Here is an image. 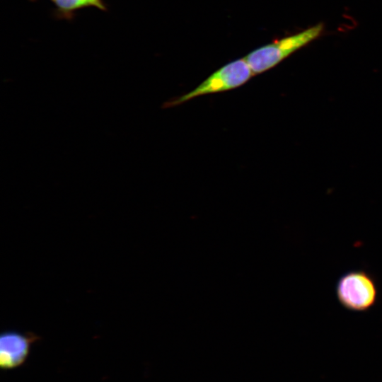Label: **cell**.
Listing matches in <instances>:
<instances>
[{"instance_id":"cell-1","label":"cell","mask_w":382,"mask_h":382,"mask_svg":"<svg viewBox=\"0 0 382 382\" xmlns=\"http://www.w3.org/2000/svg\"><path fill=\"white\" fill-rule=\"evenodd\" d=\"M323 30L322 23L315 25L300 33L259 47L248 54L244 59L254 75L261 74L318 38Z\"/></svg>"},{"instance_id":"cell-2","label":"cell","mask_w":382,"mask_h":382,"mask_svg":"<svg viewBox=\"0 0 382 382\" xmlns=\"http://www.w3.org/2000/svg\"><path fill=\"white\" fill-rule=\"evenodd\" d=\"M335 294L340 304L352 312H366L377 303L378 288L374 276L364 270H352L338 279Z\"/></svg>"},{"instance_id":"cell-3","label":"cell","mask_w":382,"mask_h":382,"mask_svg":"<svg viewBox=\"0 0 382 382\" xmlns=\"http://www.w3.org/2000/svg\"><path fill=\"white\" fill-rule=\"evenodd\" d=\"M253 76L244 57L236 59L214 72L195 89L166 102L164 107L178 106L203 95L234 89L243 85Z\"/></svg>"},{"instance_id":"cell-4","label":"cell","mask_w":382,"mask_h":382,"mask_svg":"<svg viewBox=\"0 0 382 382\" xmlns=\"http://www.w3.org/2000/svg\"><path fill=\"white\" fill-rule=\"evenodd\" d=\"M33 333L9 330L0 337V364L4 369L16 368L27 359L33 344L37 340Z\"/></svg>"},{"instance_id":"cell-5","label":"cell","mask_w":382,"mask_h":382,"mask_svg":"<svg viewBox=\"0 0 382 382\" xmlns=\"http://www.w3.org/2000/svg\"><path fill=\"white\" fill-rule=\"evenodd\" d=\"M56 6L57 16L61 18L70 19L78 9L86 7H95L106 11V6L102 0H52Z\"/></svg>"},{"instance_id":"cell-6","label":"cell","mask_w":382,"mask_h":382,"mask_svg":"<svg viewBox=\"0 0 382 382\" xmlns=\"http://www.w3.org/2000/svg\"><path fill=\"white\" fill-rule=\"evenodd\" d=\"M30 1H35V0H30Z\"/></svg>"}]
</instances>
